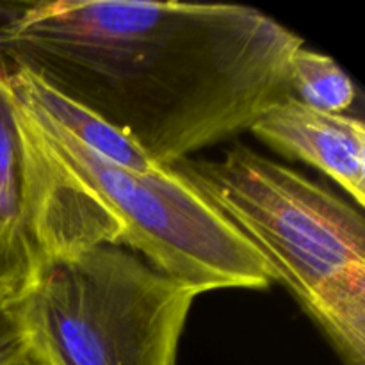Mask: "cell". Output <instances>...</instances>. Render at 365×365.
<instances>
[{
  "label": "cell",
  "mask_w": 365,
  "mask_h": 365,
  "mask_svg": "<svg viewBox=\"0 0 365 365\" xmlns=\"http://www.w3.org/2000/svg\"><path fill=\"white\" fill-rule=\"evenodd\" d=\"M0 365H50L48 360L45 359V355L41 353V349L36 346L34 339L31 335V342H29L25 348H21L20 351L14 353V355L7 356L6 360H2Z\"/></svg>",
  "instance_id": "8fae6325"
},
{
  "label": "cell",
  "mask_w": 365,
  "mask_h": 365,
  "mask_svg": "<svg viewBox=\"0 0 365 365\" xmlns=\"http://www.w3.org/2000/svg\"><path fill=\"white\" fill-rule=\"evenodd\" d=\"M173 170L255 248L342 364L365 365L362 210L245 145Z\"/></svg>",
  "instance_id": "3957f363"
},
{
  "label": "cell",
  "mask_w": 365,
  "mask_h": 365,
  "mask_svg": "<svg viewBox=\"0 0 365 365\" xmlns=\"http://www.w3.org/2000/svg\"><path fill=\"white\" fill-rule=\"evenodd\" d=\"M0 237L38 271L29 210L27 160L14 100L0 71Z\"/></svg>",
  "instance_id": "52a82bcc"
},
{
  "label": "cell",
  "mask_w": 365,
  "mask_h": 365,
  "mask_svg": "<svg viewBox=\"0 0 365 365\" xmlns=\"http://www.w3.org/2000/svg\"><path fill=\"white\" fill-rule=\"evenodd\" d=\"M202 292L123 246L43 264L21 310L50 365H175Z\"/></svg>",
  "instance_id": "277c9868"
},
{
  "label": "cell",
  "mask_w": 365,
  "mask_h": 365,
  "mask_svg": "<svg viewBox=\"0 0 365 365\" xmlns=\"http://www.w3.org/2000/svg\"><path fill=\"white\" fill-rule=\"evenodd\" d=\"M32 264L0 237V309L20 303L34 282Z\"/></svg>",
  "instance_id": "9c48e42d"
},
{
  "label": "cell",
  "mask_w": 365,
  "mask_h": 365,
  "mask_svg": "<svg viewBox=\"0 0 365 365\" xmlns=\"http://www.w3.org/2000/svg\"><path fill=\"white\" fill-rule=\"evenodd\" d=\"M250 130L274 152L317 168L365 205V125L349 114L314 109L287 96L271 103Z\"/></svg>",
  "instance_id": "5b68a950"
},
{
  "label": "cell",
  "mask_w": 365,
  "mask_h": 365,
  "mask_svg": "<svg viewBox=\"0 0 365 365\" xmlns=\"http://www.w3.org/2000/svg\"><path fill=\"white\" fill-rule=\"evenodd\" d=\"M289 88L291 96L299 102L344 114L356 100V88L344 70L327 53L299 46L289 61Z\"/></svg>",
  "instance_id": "ba28073f"
},
{
  "label": "cell",
  "mask_w": 365,
  "mask_h": 365,
  "mask_svg": "<svg viewBox=\"0 0 365 365\" xmlns=\"http://www.w3.org/2000/svg\"><path fill=\"white\" fill-rule=\"evenodd\" d=\"M0 71L18 102L41 114L98 157L135 171H153L160 168L102 118L64 98L27 71L16 68H0Z\"/></svg>",
  "instance_id": "8992f818"
},
{
  "label": "cell",
  "mask_w": 365,
  "mask_h": 365,
  "mask_svg": "<svg viewBox=\"0 0 365 365\" xmlns=\"http://www.w3.org/2000/svg\"><path fill=\"white\" fill-rule=\"evenodd\" d=\"M31 342V330L24 317L21 302L0 309V362Z\"/></svg>",
  "instance_id": "30bf717a"
},
{
  "label": "cell",
  "mask_w": 365,
  "mask_h": 365,
  "mask_svg": "<svg viewBox=\"0 0 365 365\" xmlns=\"http://www.w3.org/2000/svg\"><path fill=\"white\" fill-rule=\"evenodd\" d=\"M13 100L27 160L38 269L50 260L113 245L202 294L273 284L255 248L173 168L118 166Z\"/></svg>",
  "instance_id": "7a4b0ae2"
},
{
  "label": "cell",
  "mask_w": 365,
  "mask_h": 365,
  "mask_svg": "<svg viewBox=\"0 0 365 365\" xmlns=\"http://www.w3.org/2000/svg\"><path fill=\"white\" fill-rule=\"evenodd\" d=\"M299 46L262 11L228 4L57 0L0 20V68L91 110L160 168L291 96Z\"/></svg>",
  "instance_id": "6da1fadb"
}]
</instances>
